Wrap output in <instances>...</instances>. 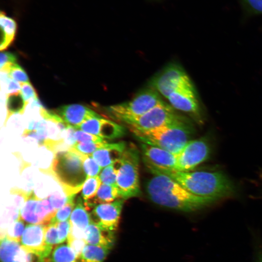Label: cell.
I'll return each mask as SVG.
<instances>
[{
	"label": "cell",
	"mask_w": 262,
	"mask_h": 262,
	"mask_svg": "<svg viewBox=\"0 0 262 262\" xmlns=\"http://www.w3.org/2000/svg\"><path fill=\"white\" fill-rule=\"evenodd\" d=\"M4 87L7 94L18 92L21 90L20 84L11 78L4 84Z\"/></svg>",
	"instance_id": "41"
},
{
	"label": "cell",
	"mask_w": 262,
	"mask_h": 262,
	"mask_svg": "<svg viewBox=\"0 0 262 262\" xmlns=\"http://www.w3.org/2000/svg\"><path fill=\"white\" fill-rule=\"evenodd\" d=\"M55 112L66 123L76 129L87 118L99 115L89 108L79 104L64 105Z\"/></svg>",
	"instance_id": "15"
},
{
	"label": "cell",
	"mask_w": 262,
	"mask_h": 262,
	"mask_svg": "<svg viewBox=\"0 0 262 262\" xmlns=\"http://www.w3.org/2000/svg\"><path fill=\"white\" fill-rule=\"evenodd\" d=\"M133 135L142 143L178 153L189 141L193 127L190 122L148 130L130 128Z\"/></svg>",
	"instance_id": "4"
},
{
	"label": "cell",
	"mask_w": 262,
	"mask_h": 262,
	"mask_svg": "<svg viewBox=\"0 0 262 262\" xmlns=\"http://www.w3.org/2000/svg\"><path fill=\"white\" fill-rule=\"evenodd\" d=\"M53 207L56 210L61 208L67 201V196L65 198L58 194H54L48 196Z\"/></svg>",
	"instance_id": "40"
},
{
	"label": "cell",
	"mask_w": 262,
	"mask_h": 262,
	"mask_svg": "<svg viewBox=\"0 0 262 262\" xmlns=\"http://www.w3.org/2000/svg\"><path fill=\"white\" fill-rule=\"evenodd\" d=\"M101 183L99 176L87 179L82 189L81 196L83 202L91 200L95 197Z\"/></svg>",
	"instance_id": "25"
},
{
	"label": "cell",
	"mask_w": 262,
	"mask_h": 262,
	"mask_svg": "<svg viewBox=\"0 0 262 262\" xmlns=\"http://www.w3.org/2000/svg\"><path fill=\"white\" fill-rule=\"evenodd\" d=\"M152 173L168 176L189 192L206 200L209 204L232 195L234 189L231 181L221 172L180 171L160 167L144 161Z\"/></svg>",
	"instance_id": "1"
},
{
	"label": "cell",
	"mask_w": 262,
	"mask_h": 262,
	"mask_svg": "<svg viewBox=\"0 0 262 262\" xmlns=\"http://www.w3.org/2000/svg\"><path fill=\"white\" fill-rule=\"evenodd\" d=\"M193 84L186 72L179 64L167 65L154 76L150 82V87L166 98L178 89Z\"/></svg>",
	"instance_id": "9"
},
{
	"label": "cell",
	"mask_w": 262,
	"mask_h": 262,
	"mask_svg": "<svg viewBox=\"0 0 262 262\" xmlns=\"http://www.w3.org/2000/svg\"><path fill=\"white\" fill-rule=\"evenodd\" d=\"M27 105V103L23 98L20 91L7 94L6 98L7 114L4 121V125H6L11 115L16 114H22Z\"/></svg>",
	"instance_id": "22"
},
{
	"label": "cell",
	"mask_w": 262,
	"mask_h": 262,
	"mask_svg": "<svg viewBox=\"0 0 262 262\" xmlns=\"http://www.w3.org/2000/svg\"><path fill=\"white\" fill-rule=\"evenodd\" d=\"M8 72L10 78L19 83L30 82L25 71L16 63L10 66Z\"/></svg>",
	"instance_id": "32"
},
{
	"label": "cell",
	"mask_w": 262,
	"mask_h": 262,
	"mask_svg": "<svg viewBox=\"0 0 262 262\" xmlns=\"http://www.w3.org/2000/svg\"><path fill=\"white\" fill-rule=\"evenodd\" d=\"M110 249L87 244L79 258L80 262H103Z\"/></svg>",
	"instance_id": "23"
},
{
	"label": "cell",
	"mask_w": 262,
	"mask_h": 262,
	"mask_svg": "<svg viewBox=\"0 0 262 262\" xmlns=\"http://www.w3.org/2000/svg\"><path fill=\"white\" fill-rule=\"evenodd\" d=\"M210 150L209 143L205 138L189 141L177 153L173 169L190 171L208 158Z\"/></svg>",
	"instance_id": "10"
},
{
	"label": "cell",
	"mask_w": 262,
	"mask_h": 262,
	"mask_svg": "<svg viewBox=\"0 0 262 262\" xmlns=\"http://www.w3.org/2000/svg\"><path fill=\"white\" fill-rule=\"evenodd\" d=\"M56 224L58 232L57 244H63L67 240L71 229L69 219L66 221L60 222Z\"/></svg>",
	"instance_id": "35"
},
{
	"label": "cell",
	"mask_w": 262,
	"mask_h": 262,
	"mask_svg": "<svg viewBox=\"0 0 262 262\" xmlns=\"http://www.w3.org/2000/svg\"><path fill=\"white\" fill-rule=\"evenodd\" d=\"M84 170L88 177L98 176L102 169L91 155H82Z\"/></svg>",
	"instance_id": "31"
},
{
	"label": "cell",
	"mask_w": 262,
	"mask_h": 262,
	"mask_svg": "<svg viewBox=\"0 0 262 262\" xmlns=\"http://www.w3.org/2000/svg\"><path fill=\"white\" fill-rule=\"evenodd\" d=\"M66 244L72 248L79 259L84 247L87 244L85 239L68 236Z\"/></svg>",
	"instance_id": "36"
},
{
	"label": "cell",
	"mask_w": 262,
	"mask_h": 262,
	"mask_svg": "<svg viewBox=\"0 0 262 262\" xmlns=\"http://www.w3.org/2000/svg\"><path fill=\"white\" fill-rule=\"evenodd\" d=\"M172 107L190 115L199 123L202 122V114L193 84L180 87L167 97Z\"/></svg>",
	"instance_id": "12"
},
{
	"label": "cell",
	"mask_w": 262,
	"mask_h": 262,
	"mask_svg": "<svg viewBox=\"0 0 262 262\" xmlns=\"http://www.w3.org/2000/svg\"><path fill=\"white\" fill-rule=\"evenodd\" d=\"M144 161L156 166L174 169L177 153H174L160 147L141 144Z\"/></svg>",
	"instance_id": "16"
},
{
	"label": "cell",
	"mask_w": 262,
	"mask_h": 262,
	"mask_svg": "<svg viewBox=\"0 0 262 262\" xmlns=\"http://www.w3.org/2000/svg\"><path fill=\"white\" fill-rule=\"evenodd\" d=\"M58 232L56 224H50L46 226L45 240L46 244L50 248L57 244Z\"/></svg>",
	"instance_id": "33"
},
{
	"label": "cell",
	"mask_w": 262,
	"mask_h": 262,
	"mask_svg": "<svg viewBox=\"0 0 262 262\" xmlns=\"http://www.w3.org/2000/svg\"><path fill=\"white\" fill-rule=\"evenodd\" d=\"M0 50H4L13 42L15 39L17 24L13 17H12L4 11L0 13Z\"/></svg>",
	"instance_id": "19"
},
{
	"label": "cell",
	"mask_w": 262,
	"mask_h": 262,
	"mask_svg": "<svg viewBox=\"0 0 262 262\" xmlns=\"http://www.w3.org/2000/svg\"><path fill=\"white\" fill-rule=\"evenodd\" d=\"M162 101L159 93L149 87L139 92L130 100L106 107L104 109L111 118L124 122L145 114Z\"/></svg>",
	"instance_id": "6"
},
{
	"label": "cell",
	"mask_w": 262,
	"mask_h": 262,
	"mask_svg": "<svg viewBox=\"0 0 262 262\" xmlns=\"http://www.w3.org/2000/svg\"><path fill=\"white\" fill-rule=\"evenodd\" d=\"M66 203L61 208L58 209L50 224H56L68 220L75 205V196H67Z\"/></svg>",
	"instance_id": "28"
},
{
	"label": "cell",
	"mask_w": 262,
	"mask_h": 262,
	"mask_svg": "<svg viewBox=\"0 0 262 262\" xmlns=\"http://www.w3.org/2000/svg\"><path fill=\"white\" fill-rule=\"evenodd\" d=\"M106 141L100 142L78 143L76 142L70 149L82 155H92L98 149L102 147Z\"/></svg>",
	"instance_id": "30"
},
{
	"label": "cell",
	"mask_w": 262,
	"mask_h": 262,
	"mask_svg": "<svg viewBox=\"0 0 262 262\" xmlns=\"http://www.w3.org/2000/svg\"><path fill=\"white\" fill-rule=\"evenodd\" d=\"M46 226L39 224L26 225L20 243L27 251L48 260L52 248L45 242Z\"/></svg>",
	"instance_id": "13"
},
{
	"label": "cell",
	"mask_w": 262,
	"mask_h": 262,
	"mask_svg": "<svg viewBox=\"0 0 262 262\" xmlns=\"http://www.w3.org/2000/svg\"><path fill=\"white\" fill-rule=\"evenodd\" d=\"M1 262H49L25 249L19 242L5 238L0 239Z\"/></svg>",
	"instance_id": "14"
},
{
	"label": "cell",
	"mask_w": 262,
	"mask_h": 262,
	"mask_svg": "<svg viewBox=\"0 0 262 262\" xmlns=\"http://www.w3.org/2000/svg\"><path fill=\"white\" fill-rule=\"evenodd\" d=\"M25 223V222L19 217L7 229L3 236L0 239L5 238L20 243L26 226Z\"/></svg>",
	"instance_id": "27"
},
{
	"label": "cell",
	"mask_w": 262,
	"mask_h": 262,
	"mask_svg": "<svg viewBox=\"0 0 262 262\" xmlns=\"http://www.w3.org/2000/svg\"><path fill=\"white\" fill-rule=\"evenodd\" d=\"M124 200L119 198L95 205L89 213L91 223L102 229L114 232L118 228Z\"/></svg>",
	"instance_id": "11"
},
{
	"label": "cell",
	"mask_w": 262,
	"mask_h": 262,
	"mask_svg": "<svg viewBox=\"0 0 262 262\" xmlns=\"http://www.w3.org/2000/svg\"><path fill=\"white\" fill-rule=\"evenodd\" d=\"M241 0L248 12L254 15H262V0Z\"/></svg>",
	"instance_id": "38"
},
{
	"label": "cell",
	"mask_w": 262,
	"mask_h": 262,
	"mask_svg": "<svg viewBox=\"0 0 262 262\" xmlns=\"http://www.w3.org/2000/svg\"><path fill=\"white\" fill-rule=\"evenodd\" d=\"M16 57L15 54L9 52H1L0 55V68L16 63Z\"/></svg>",
	"instance_id": "39"
},
{
	"label": "cell",
	"mask_w": 262,
	"mask_h": 262,
	"mask_svg": "<svg viewBox=\"0 0 262 262\" xmlns=\"http://www.w3.org/2000/svg\"><path fill=\"white\" fill-rule=\"evenodd\" d=\"M51 262H80V260L67 244L57 246L51 254Z\"/></svg>",
	"instance_id": "24"
},
{
	"label": "cell",
	"mask_w": 262,
	"mask_h": 262,
	"mask_svg": "<svg viewBox=\"0 0 262 262\" xmlns=\"http://www.w3.org/2000/svg\"><path fill=\"white\" fill-rule=\"evenodd\" d=\"M69 220L71 228L82 231H85L90 224V214L84 206L82 196H80L77 199Z\"/></svg>",
	"instance_id": "21"
},
{
	"label": "cell",
	"mask_w": 262,
	"mask_h": 262,
	"mask_svg": "<svg viewBox=\"0 0 262 262\" xmlns=\"http://www.w3.org/2000/svg\"><path fill=\"white\" fill-rule=\"evenodd\" d=\"M19 194L24 199L19 211L20 218L29 224H50L57 210L53 207L48 197L41 199L33 191L21 189Z\"/></svg>",
	"instance_id": "8"
},
{
	"label": "cell",
	"mask_w": 262,
	"mask_h": 262,
	"mask_svg": "<svg viewBox=\"0 0 262 262\" xmlns=\"http://www.w3.org/2000/svg\"><path fill=\"white\" fill-rule=\"evenodd\" d=\"M120 165L116 179V186L120 198L126 200L140 195L139 166V154L132 145L127 147L119 160Z\"/></svg>",
	"instance_id": "5"
},
{
	"label": "cell",
	"mask_w": 262,
	"mask_h": 262,
	"mask_svg": "<svg viewBox=\"0 0 262 262\" xmlns=\"http://www.w3.org/2000/svg\"><path fill=\"white\" fill-rule=\"evenodd\" d=\"M85 240L87 244L111 249L115 240L114 232L102 229L90 223L85 230Z\"/></svg>",
	"instance_id": "18"
},
{
	"label": "cell",
	"mask_w": 262,
	"mask_h": 262,
	"mask_svg": "<svg viewBox=\"0 0 262 262\" xmlns=\"http://www.w3.org/2000/svg\"><path fill=\"white\" fill-rule=\"evenodd\" d=\"M190 122L177 114L172 107L162 101L145 114L125 121L129 128L148 130Z\"/></svg>",
	"instance_id": "7"
},
{
	"label": "cell",
	"mask_w": 262,
	"mask_h": 262,
	"mask_svg": "<svg viewBox=\"0 0 262 262\" xmlns=\"http://www.w3.org/2000/svg\"><path fill=\"white\" fill-rule=\"evenodd\" d=\"M103 118L99 115L89 117L84 120L77 129L98 136Z\"/></svg>",
	"instance_id": "29"
},
{
	"label": "cell",
	"mask_w": 262,
	"mask_h": 262,
	"mask_svg": "<svg viewBox=\"0 0 262 262\" xmlns=\"http://www.w3.org/2000/svg\"><path fill=\"white\" fill-rule=\"evenodd\" d=\"M147 184V191L155 203L170 209L192 212L201 209L209 203L192 194L167 176L155 173Z\"/></svg>",
	"instance_id": "2"
},
{
	"label": "cell",
	"mask_w": 262,
	"mask_h": 262,
	"mask_svg": "<svg viewBox=\"0 0 262 262\" xmlns=\"http://www.w3.org/2000/svg\"><path fill=\"white\" fill-rule=\"evenodd\" d=\"M126 147L124 142L107 143L91 155L98 165L103 168L119 160Z\"/></svg>",
	"instance_id": "17"
},
{
	"label": "cell",
	"mask_w": 262,
	"mask_h": 262,
	"mask_svg": "<svg viewBox=\"0 0 262 262\" xmlns=\"http://www.w3.org/2000/svg\"><path fill=\"white\" fill-rule=\"evenodd\" d=\"M20 84L21 86L20 92L27 104L31 99L38 98L35 89L30 82Z\"/></svg>",
	"instance_id": "37"
},
{
	"label": "cell",
	"mask_w": 262,
	"mask_h": 262,
	"mask_svg": "<svg viewBox=\"0 0 262 262\" xmlns=\"http://www.w3.org/2000/svg\"><path fill=\"white\" fill-rule=\"evenodd\" d=\"M76 142L90 143L106 141L103 138L90 133H87L79 129H76L74 133Z\"/></svg>",
	"instance_id": "34"
},
{
	"label": "cell",
	"mask_w": 262,
	"mask_h": 262,
	"mask_svg": "<svg viewBox=\"0 0 262 262\" xmlns=\"http://www.w3.org/2000/svg\"><path fill=\"white\" fill-rule=\"evenodd\" d=\"M118 198H120L119 193L116 185L101 183L95 197L83 202L89 211L98 204L112 202Z\"/></svg>",
	"instance_id": "20"
},
{
	"label": "cell",
	"mask_w": 262,
	"mask_h": 262,
	"mask_svg": "<svg viewBox=\"0 0 262 262\" xmlns=\"http://www.w3.org/2000/svg\"><path fill=\"white\" fill-rule=\"evenodd\" d=\"M119 160L101 169L98 176L102 183L116 185L117 176L120 165Z\"/></svg>",
	"instance_id": "26"
},
{
	"label": "cell",
	"mask_w": 262,
	"mask_h": 262,
	"mask_svg": "<svg viewBox=\"0 0 262 262\" xmlns=\"http://www.w3.org/2000/svg\"><path fill=\"white\" fill-rule=\"evenodd\" d=\"M41 171L53 178L67 196H75L81 191L88 178L82 155L70 149L55 153L50 166Z\"/></svg>",
	"instance_id": "3"
},
{
	"label": "cell",
	"mask_w": 262,
	"mask_h": 262,
	"mask_svg": "<svg viewBox=\"0 0 262 262\" xmlns=\"http://www.w3.org/2000/svg\"><path fill=\"white\" fill-rule=\"evenodd\" d=\"M253 262H262V242L256 240L255 245V254Z\"/></svg>",
	"instance_id": "42"
}]
</instances>
